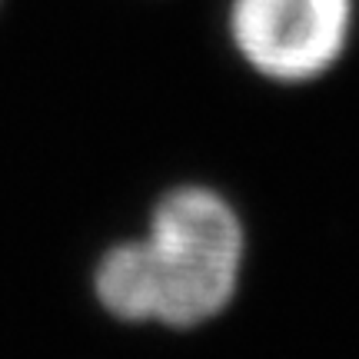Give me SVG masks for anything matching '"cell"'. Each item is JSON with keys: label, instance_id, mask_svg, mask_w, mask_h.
I'll list each match as a JSON object with an SVG mask.
<instances>
[{"label": "cell", "instance_id": "obj_1", "mask_svg": "<svg viewBox=\"0 0 359 359\" xmlns=\"http://www.w3.org/2000/svg\"><path fill=\"white\" fill-rule=\"evenodd\" d=\"M243 250V223L219 193L180 187L156 203L143 240L100 259L93 293L116 320L190 330L230 306Z\"/></svg>", "mask_w": 359, "mask_h": 359}, {"label": "cell", "instance_id": "obj_2", "mask_svg": "<svg viewBox=\"0 0 359 359\" xmlns=\"http://www.w3.org/2000/svg\"><path fill=\"white\" fill-rule=\"evenodd\" d=\"M226 27L259 77L306 83L346 53L353 0H230Z\"/></svg>", "mask_w": 359, "mask_h": 359}]
</instances>
